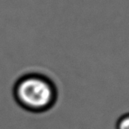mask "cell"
<instances>
[{
  "label": "cell",
  "instance_id": "1",
  "mask_svg": "<svg viewBox=\"0 0 129 129\" xmlns=\"http://www.w3.org/2000/svg\"><path fill=\"white\" fill-rule=\"evenodd\" d=\"M13 96L20 106L31 113L51 109L57 100L53 81L39 73H28L19 78L13 87Z\"/></svg>",
  "mask_w": 129,
  "mask_h": 129
},
{
  "label": "cell",
  "instance_id": "2",
  "mask_svg": "<svg viewBox=\"0 0 129 129\" xmlns=\"http://www.w3.org/2000/svg\"><path fill=\"white\" fill-rule=\"evenodd\" d=\"M116 129H129V113L124 114L118 118L115 125Z\"/></svg>",
  "mask_w": 129,
  "mask_h": 129
}]
</instances>
